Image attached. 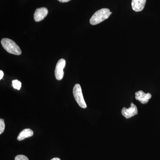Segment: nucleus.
I'll return each mask as SVG.
<instances>
[{
    "label": "nucleus",
    "mask_w": 160,
    "mask_h": 160,
    "mask_svg": "<svg viewBox=\"0 0 160 160\" xmlns=\"http://www.w3.org/2000/svg\"><path fill=\"white\" fill-rule=\"evenodd\" d=\"M151 97L152 95L150 93H145L142 90L137 92L135 93L136 99L139 101L140 102L143 104H146L148 102Z\"/></svg>",
    "instance_id": "obj_7"
},
{
    "label": "nucleus",
    "mask_w": 160,
    "mask_h": 160,
    "mask_svg": "<svg viewBox=\"0 0 160 160\" xmlns=\"http://www.w3.org/2000/svg\"><path fill=\"white\" fill-rule=\"evenodd\" d=\"M5 129V123L2 119H0V134H2L4 132Z\"/></svg>",
    "instance_id": "obj_11"
},
{
    "label": "nucleus",
    "mask_w": 160,
    "mask_h": 160,
    "mask_svg": "<svg viewBox=\"0 0 160 160\" xmlns=\"http://www.w3.org/2000/svg\"><path fill=\"white\" fill-rule=\"evenodd\" d=\"M4 76V73H3V71L2 70L0 71V80H2Z\"/></svg>",
    "instance_id": "obj_13"
},
{
    "label": "nucleus",
    "mask_w": 160,
    "mask_h": 160,
    "mask_svg": "<svg viewBox=\"0 0 160 160\" xmlns=\"http://www.w3.org/2000/svg\"><path fill=\"white\" fill-rule=\"evenodd\" d=\"M112 12L109 9L103 8L96 12L90 19V23L92 25H96L107 19Z\"/></svg>",
    "instance_id": "obj_1"
},
{
    "label": "nucleus",
    "mask_w": 160,
    "mask_h": 160,
    "mask_svg": "<svg viewBox=\"0 0 160 160\" xmlns=\"http://www.w3.org/2000/svg\"><path fill=\"white\" fill-rule=\"evenodd\" d=\"M66 64V60L64 59H61L58 61L55 70V76L58 80L62 79L64 74L63 69L65 68Z\"/></svg>",
    "instance_id": "obj_4"
},
{
    "label": "nucleus",
    "mask_w": 160,
    "mask_h": 160,
    "mask_svg": "<svg viewBox=\"0 0 160 160\" xmlns=\"http://www.w3.org/2000/svg\"><path fill=\"white\" fill-rule=\"evenodd\" d=\"M48 13V10L47 8L45 7L38 8L35 12L34 19L36 22L42 21L47 16Z\"/></svg>",
    "instance_id": "obj_6"
},
{
    "label": "nucleus",
    "mask_w": 160,
    "mask_h": 160,
    "mask_svg": "<svg viewBox=\"0 0 160 160\" xmlns=\"http://www.w3.org/2000/svg\"><path fill=\"white\" fill-rule=\"evenodd\" d=\"M1 44L4 49L9 53L16 55L22 54V51L20 47L12 40L5 38L1 41Z\"/></svg>",
    "instance_id": "obj_2"
},
{
    "label": "nucleus",
    "mask_w": 160,
    "mask_h": 160,
    "mask_svg": "<svg viewBox=\"0 0 160 160\" xmlns=\"http://www.w3.org/2000/svg\"><path fill=\"white\" fill-rule=\"evenodd\" d=\"M51 160H61V159L58 158H53Z\"/></svg>",
    "instance_id": "obj_15"
},
{
    "label": "nucleus",
    "mask_w": 160,
    "mask_h": 160,
    "mask_svg": "<svg viewBox=\"0 0 160 160\" xmlns=\"http://www.w3.org/2000/svg\"><path fill=\"white\" fill-rule=\"evenodd\" d=\"M15 160H29L28 158L23 155H19L15 158Z\"/></svg>",
    "instance_id": "obj_12"
},
{
    "label": "nucleus",
    "mask_w": 160,
    "mask_h": 160,
    "mask_svg": "<svg viewBox=\"0 0 160 160\" xmlns=\"http://www.w3.org/2000/svg\"><path fill=\"white\" fill-rule=\"evenodd\" d=\"M33 132L30 129H26L22 130L18 136L17 139L18 141H21L25 139L26 138H29L32 136Z\"/></svg>",
    "instance_id": "obj_9"
},
{
    "label": "nucleus",
    "mask_w": 160,
    "mask_h": 160,
    "mask_svg": "<svg viewBox=\"0 0 160 160\" xmlns=\"http://www.w3.org/2000/svg\"><path fill=\"white\" fill-rule=\"evenodd\" d=\"M73 94L77 102L81 108L86 109L87 107L86 102L84 100L81 86L78 84H76L73 89Z\"/></svg>",
    "instance_id": "obj_3"
},
{
    "label": "nucleus",
    "mask_w": 160,
    "mask_h": 160,
    "mask_svg": "<svg viewBox=\"0 0 160 160\" xmlns=\"http://www.w3.org/2000/svg\"><path fill=\"white\" fill-rule=\"evenodd\" d=\"M138 113V110L137 106L131 103V106L129 109L124 107L122 110V114L126 119L130 118L136 115Z\"/></svg>",
    "instance_id": "obj_5"
},
{
    "label": "nucleus",
    "mask_w": 160,
    "mask_h": 160,
    "mask_svg": "<svg viewBox=\"0 0 160 160\" xmlns=\"http://www.w3.org/2000/svg\"><path fill=\"white\" fill-rule=\"evenodd\" d=\"M12 86L15 89L20 90L22 87V83L17 80H13L12 81Z\"/></svg>",
    "instance_id": "obj_10"
},
{
    "label": "nucleus",
    "mask_w": 160,
    "mask_h": 160,
    "mask_svg": "<svg viewBox=\"0 0 160 160\" xmlns=\"http://www.w3.org/2000/svg\"><path fill=\"white\" fill-rule=\"evenodd\" d=\"M146 0H132V7L135 12L142 11L145 7Z\"/></svg>",
    "instance_id": "obj_8"
},
{
    "label": "nucleus",
    "mask_w": 160,
    "mask_h": 160,
    "mask_svg": "<svg viewBox=\"0 0 160 160\" xmlns=\"http://www.w3.org/2000/svg\"><path fill=\"white\" fill-rule=\"evenodd\" d=\"M59 2H60L62 3H65V2H68L69 1H71V0H58Z\"/></svg>",
    "instance_id": "obj_14"
}]
</instances>
